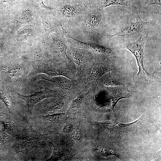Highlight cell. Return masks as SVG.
<instances>
[{
  "instance_id": "cell-4",
  "label": "cell",
  "mask_w": 161,
  "mask_h": 161,
  "mask_svg": "<svg viewBox=\"0 0 161 161\" xmlns=\"http://www.w3.org/2000/svg\"><path fill=\"white\" fill-rule=\"evenodd\" d=\"M32 67L29 76L31 77L38 74H46L48 78L63 76L70 79V76L67 70L56 61L51 59L31 62Z\"/></svg>"
},
{
  "instance_id": "cell-23",
  "label": "cell",
  "mask_w": 161,
  "mask_h": 161,
  "mask_svg": "<svg viewBox=\"0 0 161 161\" xmlns=\"http://www.w3.org/2000/svg\"><path fill=\"white\" fill-rule=\"evenodd\" d=\"M96 148L97 150L104 156H107L111 154H112V150L109 147L99 146H97Z\"/></svg>"
},
{
  "instance_id": "cell-27",
  "label": "cell",
  "mask_w": 161,
  "mask_h": 161,
  "mask_svg": "<svg viewBox=\"0 0 161 161\" xmlns=\"http://www.w3.org/2000/svg\"><path fill=\"white\" fill-rule=\"evenodd\" d=\"M146 4L148 5H157L161 6V0H147Z\"/></svg>"
},
{
  "instance_id": "cell-9",
  "label": "cell",
  "mask_w": 161,
  "mask_h": 161,
  "mask_svg": "<svg viewBox=\"0 0 161 161\" xmlns=\"http://www.w3.org/2000/svg\"><path fill=\"white\" fill-rule=\"evenodd\" d=\"M70 52L73 57L78 75L83 76L88 70V63L92 54L84 49L69 45Z\"/></svg>"
},
{
  "instance_id": "cell-10",
  "label": "cell",
  "mask_w": 161,
  "mask_h": 161,
  "mask_svg": "<svg viewBox=\"0 0 161 161\" xmlns=\"http://www.w3.org/2000/svg\"><path fill=\"white\" fill-rule=\"evenodd\" d=\"M148 24V21L142 20L137 13L135 22L131 21L128 25L114 33L108 36L110 37H129L138 33H143Z\"/></svg>"
},
{
  "instance_id": "cell-5",
  "label": "cell",
  "mask_w": 161,
  "mask_h": 161,
  "mask_svg": "<svg viewBox=\"0 0 161 161\" xmlns=\"http://www.w3.org/2000/svg\"><path fill=\"white\" fill-rule=\"evenodd\" d=\"M102 10L91 9L85 14L80 23L84 33L88 36L93 37L99 32L103 26Z\"/></svg>"
},
{
  "instance_id": "cell-2",
  "label": "cell",
  "mask_w": 161,
  "mask_h": 161,
  "mask_svg": "<svg viewBox=\"0 0 161 161\" xmlns=\"http://www.w3.org/2000/svg\"><path fill=\"white\" fill-rule=\"evenodd\" d=\"M86 12L73 0H62L57 9L58 22L69 27L80 24Z\"/></svg>"
},
{
  "instance_id": "cell-21",
  "label": "cell",
  "mask_w": 161,
  "mask_h": 161,
  "mask_svg": "<svg viewBox=\"0 0 161 161\" xmlns=\"http://www.w3.org/2000/svg\"><path fill=\"white\" fill-rule=\"evenodd\" d=\"M86 11L90 10L95 0H73Z\"/></svg>"
},
{
  "instance_id": "cell-22",
  "label": "cell",
  "mask_w": 161,
  "mask_h": 161,
  "mask_svg": "<svg viewBox=\"0 0 161 161\" xmlns=\"http://www.w3.org/2000/svg\"><path fill=\"white\" fill-rule=\"evenodd\" d=\"M32 19V16L29 11L25 10L22 12L20 19L21 22L28 23L30 22Z\"/></svg>"
},
{
  "instance_id": "cell-24",
  "label": "cell",
  "mask_w": 161,
  "mask_h": 161,
  "mask_svg": "<svg viewBox=\"0 0 161 161\" xmlns=\"http://www.w3.org/2000/svg\"><path fill=\"white\" fill-rule=\"evenodd\" d=\"M74 131L73 134L74 139L76 141H80L83 138V134L80 129L78 128Z\"/></svg>"
},
{
  "instance_id": "cell-1",
  "label": "cell",
  "mask_w": 161,
  "mask_h": 161,
  "mask_svg": "<svg viewBox=\"0 0 161 161\" xmlns=\"http://www.w3.org/2000/svg\"><path fill=\"white\" fill-rule=\"evenodd\" d=\"M0 67V73L12 91H18L33 88L35 84L29 76L31 62L24 59L13 58Z\"/></svg>"
},
{
  "instance_id": "cell-29",
  "label": "cell",
  "mask_w": 161,
  "mask_h": 161,
  "mask_svg": "<svg viewBox=\"0 0 161 161\" xmlns=\"http://www.w3.org/2000/svg\"><path fill=\"white\" fill-rule=\"evenodd\" d=\"M0 56H1V55H0Z\"/></svg>"
},
{
  "instance_id": "cell-20",
  "label": "cell",
  "mask_w": 161,
  "mask_h": 161,
  "mask_svg": "<svg viewBox=\"0 0 161 161\" xmlns=\"http://www.w3.org/2000/svg\"><path fill=\"white\" fill-rule=\"evenodd\" d=\"M0 98L5 104L9 112L13 109L14 103L9 93L5 92L0 91Z\"/></svg>"
},
{
  "instance_id": "cell-26",
  "label": "cell",
  "mask_w": 161,
  "mask_h": 161,
  "mask_svg": "<svg viewBox=\"0 0 161 161\" xmlns=\"http://www.w3.org/2000/svg\"><path fill=\"white\" fill-rule=\"evenodd\" d=\"M52 155V157L53 158H57L59 157L62 154V151L60 148L54 147H53V150Z\"/></svg>"
},
{
  "instance_id": "cell-17",
  "label": "cell",
  "mask_w": 161,
  "mask_h": 161,
  "mask_svg": "<svg viewBox=\"0 0 161 161\" xmlns=\"http://www.w3.org/2000/svg\"><path fill=\"white\" fill-rule=\"evenodd\" d=\"M97 1L98 8L102 10L110 6L119 5L127 6L128 2L126 0H95Z\"/></svg>"
},
{
  "instance_id": "cell-8",
  "label": "cell",
  "mask_w": 161,
  "mask_h": 161,
  "mask_svg": "<svg viewBox=\"0 0 161 161\" xmlns=\"http://www.w3.org/2000/svg\"><path fill=\"white\" fill-rule=\"evenodd\" d=\"M144 44L143 40L140 38L135 41L128 42L124 48L130 51L136 58L138 67V75L147 78L149 75L143 64Z\"/></svg>"
},
{
  "instance_id": "cell-15",
  "label": "cell",
  "mask_w": 161,
  "mask_h": 161,
  "mask_svg": "<svg viewBox=\"0 0 161 161\" xmlns=\"http://www.w3.org/2000/svg\"><path fill=\"white\" fill-rule=\"evenodd\" d=\"M112 70L111 67L107 64H99L92 67L89 74V80H98L106 73Z\"/></svg>"
},
{
  "instance_id": "cell-16",
  "label": "cell",
  "mask_w": 161,
  "mask_h": 161,
  "mask_svg": "<svg viewBox=\"0 0 161 161\" xmlns=\"http://www.w3.org/2000/svg\"><path fill=\"white\" fill-rule=\"evenodd\" d=\"M111 71L108 72L98 80L102 84L107 86H113L123 85L122 80L117 75Z\"/></svg>"
},
{
  "instance_id": "cell-3",
  "label": "cell",
  "mask_w": 161,
  "mask_h": 161,
  "mask_svg": "<svg viewBox=\"0 0 161 161\" xmlns=\"http://www.w3.org/2000/svg\"><path fill=\"white\" fill-rule=\"evenodd\" d=\"M61 29L62 34L69 45L85 49L95 56L100 58H105L117 53V48L106 47L93 43L80 41L70 35L63 27H61Z\"/></svg>"
},
{
  "instance_id": "cell-18",
  "label": "cell",
  "mask_w": 161,
  "mask_h": 161,
  "mask_svg": "<svg viewBox=\"0 0 161 161\" xmlns=\"http://www.w3.org/2000/svg\"><path fill=\"white\" fill-rule=\"evenodd\" d=\"M84 98L83 95H80L73 99L67 109L68 112L71 113L78 112L84 102Z\"/></svg>"
},
{
  "instance_id": "cell-25",
  "label": "cell",
  "mask_w": 161,
  "mask_h": 161,
  "mask_svg": "<svg viewBox=\"0 0 161 161\" xmlns=\"http://www.w3.org/2000/svg\"><path fill=\"white\" fill-rule=\"evenodd\" d=\"M74 130L73 125L71 123H66L63 127V132L66 134H69L72 132Z\"/></svg>"
},
{
  "instance_id": "cell-7",
  "label": "cell",
  "mask_w": 161,
  "mask_h": 161,
  "mask_svg": "<svg viewBox=\"0 0 161 161\" xmlns=\"http://www.w3.org/2000/svg\"><path fill=\"white\" fill-rule=\"evenodd\" d=\"M12 92L16 97L25 102L30 112H32L34 107L43 100L50 97H58L59 95L58 91L51 89L46 85L41 88L40 91L30 95H23L15 91Z\"/></svg>"
},
{
  "instance_id": "cell-19",
  "label": "cell",
  "mask_w": 161,
  "mask_h": 161,
  "mask_svg": "<svg viewBox=\"0 0 161 161\" xmlns=\"http://www.w3.org/2000/svg\"><path fill=\"white\" fill-rule=\"evenodd\" d=\"M67 117V114L64 112L48 114L43 116L46 120L51 122H57L64 120L66 119Z\"/></svg>"
},
{
  "instance_id": "cell-14",
  "label": "cell",
  "mask_w": 161,
  "mask_h": 161,
  "mask_svg": "<svg viewBox=\"0 0 161 161\" xmlns=\"http://www.w3.org/2000/svg\"><path fill=\"white\" fill-rule=\"evenodd\" d=\"M69 96L65 95L54 99L46 107V112H64L68 108Z\"/></svg>"
},
{
  "instance_id": "cell-6",
  "label": "cell",
  "mask_w": 161,
  "mask_h": 161,
  "mask_svg": "<svg viewBox=\"0 0 161 161\" xmlns=\"http://www.w3.org/2000/svg\"><path fill=\"white\" fill-rule=\"evenodd\" d=\"M128 95L129 92L121 88L109 87L100 91L95 96V100L100 107L112 109L116 117L114 110L115 105L120 100L127 97Z\"/></svg>"
},
{
  "instance_id": "cell-12",
  "label": "cell",
  "mask_w": 161,
  "mask_h": 161,
  "mask_svg": "<svg viewBox=\"0 0 161 161\" xmlns=\"http://www.w3.org/2000/svg\"><path fill=\"white\" fill-rule=\"evenodd\" d=\"M40 80L49 81L56 86L62 89L66 95L71 96L74 94L76 88V82L68 78L63 76H57L47 78L42 77Z\"/></svg>"
},
{
  "instance_id": "cell-11",
  "label": "cell",
  "mask_w": 161,
  "mask_h": 161,
  "mask_svg": "<svg viewBox=\"0 0 161 161\" xmlns=\"http://www.w3.org/2000/svg\"><path fill=\"white\" fill-rule=\"evenodd\" d=\"M49 42L50 50L55 57L69 60L67 54V42L62 33L55 35Z\"/></svg>"
},
{
  "instance_id": "cell-13",
  "label": "cell",
  "mask_w": 161,
  "mask_h": 161,
  "mask_svg": "<svg viewBox=\"0 0 161 161\" xmlns=\"http://www.w3.org/2000/svg\"><path fill=\"white\" fill-rule=\"evenodd\" d=\"M49 11L47 10L45 13H40V16L42 22V27L47 35L57 31L58 27H61V24L57 21L52 14L49 13Z\"/></svg>"
},
{
  "instance_id": "cell-28",
  "label": "cell",
  "mask_w": 161,
  "mask_h": 161,
  "mask_svg": "<svg viewBox=\"0 0 161 161\" xmlns=\"http://www.w3.org/2000/svg\"><path fill=\"white\" fill-rule=\"evenodd\" d=\"M40 4L41 7L43 8L45 10L49 11H52L53 8L47 7L45 5L43 2V0H36Z\"/></svg>"
}]
</instances>
